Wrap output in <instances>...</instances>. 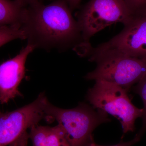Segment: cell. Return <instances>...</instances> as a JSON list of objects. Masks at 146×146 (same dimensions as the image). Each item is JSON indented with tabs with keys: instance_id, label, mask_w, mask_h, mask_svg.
I'll use <instances>...</instances> for the list:
<instances>
[{
	"instance_id": "cell-1",
	"label": "cell",
	"mask_w": 146,
	"mask_h": 146,
	"mask_svg": "<svg viewBox=\"0 0 146 146\" xmlns=\"http://www.w3.org/2000/svg\"><path fill=\"white\" fill-rule=\"evenodd\" d=\"M71 11L66 0H55L47 5L39 2L27 7L21 28L28 44L35 49L72 48L83 55L88 44L84 42L78 23Z\"/></svg>"
},
{
	"instance_id": "cell-2",
	"label": "cell",
	"mask_w": 146,
	"mask_h": 146,
	"mask_svg": "<svg viewBox=\"0 0 146 146\" xmlns=\"http://www.w3.org/2000/svg\"><path fill=\"white\" fill-rule=\"evenodd\" d=\"M95 109L84 103L72 109H62L48 101L46 112L50 122L56 120L63 128L71 146H84L97 127L110 120L105 112Z\"/></svg>"
},
{
	"instance_id": "cell-3",
	"label": "cell",
	"mask_w": 146,
	"mask_h": 146,
	"mask_svg": "<svg viewBox=\"0 0 146 146\" xmlns=\"http://www.w3.org/2000/svg\"><path fill=\"white\" fill-rule=\"evenodd\" d=\"M86 99L95 109L117 118L124 134L134 131L135 121L143 116V109L131 103L127 91L111 82L96 80L95 85L88 91Z\"/></svg>"
},
{
	"instance_id": "cell-4",
	"label": "cell",
	"mask_w": 146,
	"mask_h": 146,
	"mask_svg": "<svg viewBox=\"0 0 146 146\" xmlns=\"http://www.w3.org/2000/svg\"><path fill=\"white\" fill-rule=\"evenodd\" d=\"M48 100L44 93L34 102L11 112L0 110V146H27V130L42 120L50 121L46 112Z\"/></svg>"
},
{
	"instance_id": "cell-5",
	"label": "cell",
	"mask_w": 146,
	"mask_h": 146,
	"mask_svg": "<svg viewBox=\"0 0 146 146\" xmlns=\"http://www.w3.org/2000/svg\"><path fill=\"white\" fill-rule=\"evenodd\" d=\"M117 35L96 48L87 56L94 62L102 58L125 56L146 58V15L133 17Z\"/></svg>"
},
{
	"instance_id": "cell-6",
	"label": "cell",
	"mask_w": 146,
	"mask_h": 146,
	"mask_svg": "<svg viewBox=\"0 0 146 146\" xmlns=\"http://www.w3.org/2000/svg\"><path fill=\"white\" fill-rule=\"evenodd\" d=\"M123 0H90L79 11L77 22L84 42L117 23L125 25L133 18Z\"/></svg>"
},
{
	"instance_id": "cell-7",
	"label": "cell",
	"mask_w": 146,
	"mask_h": 146,
	"mask_svg": "<svg viewBox=\"0 0 146 146\" xmlns=\"http://www.w3.org/2000/svg\"><path fill=\"white\" fill-rule=\"evenodd\" d=\"M94 62L96 68L86 75V79L111 82L127 92L146 75V58L116 56L102 58Z\"/></svg>"
},
{
	"instance_id": "cell-8",
	"label": "cell",
	"mask_w": 146,
	"mask_h": 146,
	"mask_svg": "<svg viewBox=\"0 0 146 146\" xmlns=\"http://www.w3.org/2000/svg\"><path fill=\"white\" fill-rule=\"evenodd\" d=\"M35 49L31 45L26 46L12 59L0 65V103H8L17 96H22L18 88L25 74L27 58Z\"/></svg>"
},
{
	"instance_id": "cell-9",
	"label": "cell",
	"mask_w": 146,
	"mask_h": 146,
	"mask_svg": "<svg viewBox=\"0 0 146 146\" xmlns=\"http://www.w3.org/2000/svg\"><path fill=\"white\" fill-rule=\"evenodd\" d=\"M29 137L33 146H71L59 124L53 127L38 124L33 126L30 129Z\"/></svg>"
},
{
	"instance_id": "cell-10",
	"label": "cell",
	"mask_w": 146,
	"mask_h": 146,
	"mask_svg": "<svg viewBox=\"0 0 146 146\" xmlns=\"http://www.w3.org/2000/svg\"><path fill=\"white\" fill-rule=\"evenodd\" d=\"M26 7L13 0H0V26H22Z\"/></svg>"
},
{
	"instance_id": "cell-11",
	"label": "cell",
	"mask_w": 146,
	"mask_h": 146,
	"mask_svg": "<svg viewBox=\"0 0 146 146\" xmlns=\"http://www.w3.org/2000/svg\"><path fill=\"white\" fill-rule=\"evenodd\" d=\"M16 39H26L25 34L21 27L0 26V48Z\"/></svg>"
},
{
	"instance_id": "cell-12",
	"label": "cell",
	"mask_w": 146,
	"mask_h": 146,
	"mask_svg": "<svg viewBox=\"0 0 146 146\" xmlns=\"http://www.w3.org/2000/svg\"><path fill=\"white\" fill-rule=\"evenodd\" d=\"M133 90L135 93L140 96L143 103V112L142 117L143 125L138 133L142 136L146 131V75L133 87Z\"/></svg>"
},
{
	"instance_id": "cell-13",
	"label": "cell",
	"mask_w": 146,
	"mask_h": 146,
	"mask_svg": "<svg viewBox=\"0 0 146 146\" xmlns=\"http://www.w3.org/2000/svg\"><path fill=\"white\" fill-rule=\"evenodd\" d=\"M133 17L146 15V0H123Z\"/></svg>"
},
{
	"instance_id": "cell-14",
	"label": "cell",
	"mask_w": 146,
	"mask_h": 146,
	"mask_svg": "<svg viewBox=\"0 0 146 146\" xmlns=\"http://www.w3.org/2000/svg\"><path fill=\"white\" fill-rule=\"evenodd\" d=\"M141 136L137 133L134 138L131 141L125 142H123L121 141L119 143L114 145L103 146L96 143L94 141V137H93L84 146H131L139 142L141 140Z\"/></svg>"
},
{
	"instance_id": "cell-15",
	"label": "cell",
	"mask_w": 146,
	"mask_h": 146,
	"mask_svg": "<svg viewBox=\"0 0 146 146\" xmlns=\"http://www.w3.org/2000/svg\"><path fill=\"white\" fill-rule=\"evenodd\" d=\"M25 7L34 4L36 3L41 2L42 0H15Z\"/></svg>"
},
{
	"instance_id": "cell-16",
	"label": "cell",
	"mask_w": 146,
	"mask_h": 146,
	"mask_svg": "<svg viewBox=\"0 0 146 146\" xmlns=\"http://www.w3.org/2000/svg\"><path fill=\"white\" fill-rule=\"evenodd\" d=\"M66 1L71 11H73L78 8L81 0H66Z\"/></svg>"
}]
</instances>
